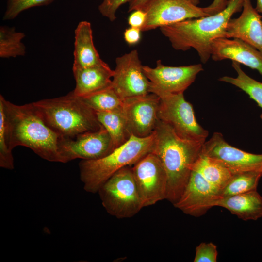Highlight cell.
Masks as SVG:
<instances>
[{
    "label": "cell",
    "mask_w": 262,
    "mask_h": 262,
    "mask_svg": "<svg viewBox=\"0 0 262 262\" xmlns=\"http://www.w3.org/2000/svg\"><path fill=\"white\" fill-rule=\"evenodd\" d=\"M154 134L152 152L159 157L166 173V199L174 204L187 183L204 143L180 138L169 125L160 120Z\"/></svg>",
    "instance_id": "obj_1"
},
{
    "label": "cell",
    "mask_w": 262,
    "mask_h": 262,
    "mask_svg": "<svg viewBox=\"0 0 262 262\" xmlns=\"http://www.w3.org/2000/svg\"><path fill=\"white\" fill-rule=\"evenodd\" d=\"M6 115L10 146L30 148L42 159L62 163L59 150L60 137L45 122L33 104H13L0 95Z\"/></svg>",
    "instance_id": "obj_2"
},
{
    "label": "cell",
    "mask_w": 262,
    "mask_h": 262,
    "mask_svg": "<svg viewBox=\"0 0 262 262\" xmlns=\"http://www.w3.org/2000/svg\"><path fill=\"white\" fill-rule=\"evenodd\" d=\"M244 1L229 0L225 8L217 13L164 26L160 31L175 49L186 51L193 48L205 64L211 57L212 42L223 37L229 21L242 10Z\"/></svg>",
    "instance_id": "obj_3"
},
{
    "label": "cell",
    "mask_w": 262,
    "mask_h": 262,
    "mask_svg": "<svg viewBox=\"0 0 262 262\" xmlns=\"http://www.w3.org/2000/svg\"><path fill=\"white\" fill-rule=\"evenodd\" d=\"M33 104L45 122L60 138H74L102 125L96 113L73 91L58 98L42 99Z\"/></svg>",
    "instance_id": "obj_4"
},
{
    "label": "cell",
    "mask_w": 262,
    "mask_h": 262,
    "mask_svg": "<svg viewBox=\"0 0 262 262\" xmlns=\"http://www.w3.org/2000/svg\"><path fill=\"white\" fill-rule=\"evenodd\" d=\"M154 132L146 137L132 135L124 144L110 154L95 160H82L79 163L80 178L83 188L89 193H98L101 186L120 169L134 165L152 152Z\"/></svg>",
    "instance_id": "obj_5"
},
{
    "label": "cell",
    "mask_w": 262,
    "mask_h": 262,
    "mask_svg": "<svg viewBox=\"0 0 262 262\" xmlns=\"http://www.w3.org/2000/svg\"><path fill=\"white\" fill-rule=\"evenodd\" d=\"M98 193L106 212L117 218L132 217L143 208L131 166L114 173Z\"/></svg>",
    "instance_id": "obj_6"
},
{
    "label": "cell",
    "mask_w": 262,
    "mask_h": 262,
    "mask_svg": "<svg viewBox=\"0 0 262 262\" xmlns=\"http://www.w3.org/2000/svg\"><path fill=\"white\" fill-rule=\"evenodd\" d=\"M150 92L159 97V119L168 125L180 138L204 143L208 131L197 122L192 104L183 93L173 94L150 86Z\"/></svg>",
    "instance_id": "obj_7"
},
{
    "label": "cell",
    "mask_w": 262,
    "mask_h": 262,
    "mask_svg": "<svg viewBox=\"0 0 262 262\" xmlns=\"http://www.w3.org/2000/svg\"><path fill=\"white\" fill-rule=\"evenodd\" d=\"M139 10L146 14L142 32L211 15L207 7H199L190 0H147Z\"/></svg>",
    "instance_id": "obj_8"
},
{
    "label": "cell",
    "mask_w": 262,
    "mask_h": 262,
    "mask_svg": "<svg viewBox=\"0 0 262 262\" xmlns=\"http://www.w3.org/2000/svg\"><path fill=\"white\" fill-rule=\"evenodd\" d=\"M131 169L143 207L166 199L167 175L155 154H147L133 165Z\"/></svg>",
    "instance_id": "obj_9"
},
{
    "label": "cell",
    "mask_w": 262,
    "mask_h": 262,
    "mask_svg": "<svg viewBox=\"0 0 262 262\" xmlns=\"http://www.w3.org/2000/svg\"><path fill=\"white\" fill-rule=\"evenodd\" d=\"M115 148L111 136L102 126L97 131L82 133L74 138H60L59 143L63 163L76 159H99L108 155Z\"/></svg>",
    "instance_id": "obj_10"
},
{
    "label": "cell",
    "mask_w": 262,
    "mask_h": 262,
    "mask_svg": "<svg viewBox=\"0 0 262 262\" xmlns=\"http://www.w3.org/2000/svg\"><path fill=\"white\" fill-rule=\"evenodd\" d=\"M111 86L124 99L150 93V82L144 73L136 50L118 57Z\"/></svg>",
    "instance_id": "obj_11"
},
{
    "label": "cell",
    "mask_w": 262,
    "mask_h": 262,
    "mask_svg": "<svg viewBox=\"0 0 262 262\" xmlns=\"http://www.w3.org/2000/svg\"><path fill=\"white\" fill-rule=\"evenodd\" d=\"M159 97L150 93L123 100L122 109L132 135L146 137L154 132L158 121Z\"/></svg>",
    "instance_id": "obj_12"
},
{
    "label": "cell",
    "mask_w": 262,
    "mask_h": 262,
    "mask_svg": "<svg viewBox=\"0 0 262 262\" xmlns=\"http://www.w3.org/2000/svg\"><path fill=\"white\" fill-rule=\"evenodd\" d=\"M201 154L222 161L233 174L244 172L262 173V154H254L228 144L220 132H214L205 141Z\"/></svg>",
    "instance_id": "obj_13"
},
{
    "label": "cell",
    "mask_w": 262,
    "mask_h": 262,
    "mask_svg": "<svg viewBox=\"0 0 262 262\" xmlns=\"http://www.w3.org/2000/svg\"><path fill=\"white\" fill-rule=\"evenodd\" d=\"M222 197L220 190L192 169L182 194L173 205L185 214L199 217L216 206Z\"/></svg>",
    "instance_id": "obj_14"
},
{
    "label": "cell",
    "mask_w": 262,
    "mask_h": 262,
    "mask_svg": "<svg viewBox=\"0 0 262 262\" xmlns=\"http://www.w3.org/2000/svg\"><path fill=\"white\" fill-rule=\"evenodd\" d=\"M143 69L151 86L173 94L183 93L203 70L200 64L171 66L163 65L160 60L157 61L156 67L143 66Z\"/></svg>",
    "instance_id": "obj_15"
},
{
    "label": "cell",
    "mask_w": 262,
    "mask_h": 262,
    "mask_svg": "<svg viewBox=\"0 0 262 262\" xmlns=\"http://www.w3.org/2000/svg\"><path fill=\"white\" fill-rule=\"evenodd\" d=\"M259 13L251 0H244L241 15L229 19L223 37L240 39L262 54V16Z\"/></svg>",
    "instance_id": "obj_16"
},
{
    "label": "cell",
    "mask_w": 262,
    "mask_h": 262,
    "mask_svg": "<svg viewBox=\"0 0 262 262\" xmlns=\"http://www.w3.org/2000/svg\"><path fill=\"white\" fill-rule=\"evenodd\" d=\"M211 58L215 61L230 59L257 70L262 76V54L240 39H214L212 43Z\"/></svg>",
    "instance_id": "obj_17"
},
{
    "label": "cell",
    "mask_w": 262,
    "mask_h": 262,
    "mask_svg": "<svg viewBox=\"0 0 262 262\" xmlns=\"http://www.w3.org/2000/svg\"><path fill=\"white\" fill-rule=\"evenodd\" d=\"M76 85L73 90L78 97H83L111 86L114 70L105 62L86 67H73Z\"/></svg>",
    "instance_id": "obj_18"
},
{
    "label": "cell",
    "mask_w": 262,
    "mask_h": 262,
    "mask_svg": "<svg viewBox=\"0 0 262 262\" xmlns=\"http://www.w3.org/2000/svg\"><path fill=\"white\" fill-rule=\"evenodd\" d=\"M73 67H86L104 62L97 50L93 40L91 24L79 23L75 30Z\"/></svg>",
    "instance_id": "obj_19"
},
{
    "label": "cell",
    "mask_w": 262,
    "mask_h": 262,
    "mask_svg": "<svg viewBox=\"0 0 262 262\" xmlns=\"http://www.w3.org/2000/svg\"><path fill=\"white\" fill-rule=\"evenodd\" d=\"M216 206L227 209L245 220H256L262 217V196L257 190L222 197Z\"/></svg>",
    "instance_id": "obj_20"
},
{
    "label": "cell",
    "mask_w": 262,
    "mask_h": 262,
    "mask_svg": "<svg viewBox=\"0 0 262 262\" xmlns=\"http://www.w3.org/2000/svg\"><path fill=\"white\" fill-rule=\"evenodd\" d=\"M210 184L221 191L231 178L233 173L220 160L201 154L193 169Z\"/></svg>",
    "instance_id": "obj_21"
},
{
    "label": "cell",
    "mask_w": 262,
    "mask_h": 262,
    "mask_svg": "<svg viewBox=\"0 0 262 262\" xmlns=\"http://www.w3.org/2000/svg\"><path fill=\"white\" fill-rule=\"evenodd\" d=\"M98 121L109 132L115 148L126 143L132 136L122 107L116 109L96 112Z\"/></svg>",
    "instance_id": "obj_22"
},
{
    "label": "cell",
    "mask_w": 262,
    "mask_h": 262,
    "mask_svg": "<svg viewBox=\"0 0 262 262\" xmlns=\"http://www.w3.org/2000/svg\"><path fill=\"white\" fill-rule=\"evenodd\" d=\"M240 64L232 61V66L237 73L236 78L223 76L219 80L232 84L246 93L262 109V82L247 75L241 68ZM262 121V113L260 115Z\"/></svg>",
    "instance_id": "obj_23"
},
{
    "label": "cell",
    "mask_w": 262,
    "mask_h": 262,
    "mask_svg": "<svg viewBox=\"0 0 262 262\" xmlns=\"http://www.w3.org/2000/svg\"><path fill=\"white\" fill-rule=\"evenodd\" d=\"M25 37L24 33L16 32L14 27L1 26L0 57L8 58L25 55L26 46L22 42Z\"/></svg>",
    "instance_id": "obj_24"
},
{
    "label": "cell",
    "mask_w": 262,
    "mask_h": 262,
    "mask_svg": "<svg viewBox=\"0 0 262 262\" xmlns=\"http://www.w3.org/2000/svg\"><path fill=\"white\" fill-rule=\"evenodd\" d=\"M262 176V173L258 172L234 173L220 191V195L222 197H225L257 190Z\"/></svg>",
    "instance_id": "obj_25"
},
{
    "label": "cell",
    "mask_w": 262,
    "mask_h": 262,
    "mask_svg": "<svg viewBox=\"0 0 262 262\" xmlns=\"http://www.w3.org/2000/svg\"><path fill=\"white\" fill-rule=\"evenodd\" d=\"M82 101L96 113L111 111L122 106L123 100L112 86L80 97Z\"/></svg>",
    "instance_id": "obj_26"
},
{
    "label": "cell",
    "mask_w": 262,
    "mask_h": 262,
    "mask_svg": "<svg viewBox=\"0 0 262 262\" xmlns=\"http://www.w3.org/2000/svg\"><path fill=\"white\" fill-rule=\"evenodd\" d=\"M9 143L7 122L3 106L0 103V167L14 168V157Z\"/></svg>",
    "instance_id": "obj_27"
},
{
    "label": "cell",
    "mask_w": 262,
    "mask_h": 262,
    "mask_svg": "<svg viewBox=\"0 0 262 262\" xmlns=\"http://www.w3.org/2000/svg\"><path fill=\"white\" fill-rule=\"evenodd\" d=\"M54 0H7L3 20L15 18L20 13L36 6L46 5Z\"/></svg>",
    "instance_id": "obj_28"
},
{
    "label": "cell",
    "mask_w": 262,
    "mask_h": 262,
    "mask_svg": "<svg viewBox=\"0 0 262 262\" xmlns=\"http://www.w3.org/2000/svg\"><path fill=\"white\" fill-rule=\"evenodd\" d=\"M218 252L213 243H201L196 248L194 262H216Z\"/></svg>",
    "instance_id": "obj_29"
},
{
    "label": "cell",
    "mask_w": 262,
    "mask_h": 262,
    "mask_svg": "<svg viewBox=\"0 0 262 262\" xmlns=\"http://www.w3.org/2000/svg\"><path fill=\"white\" fill-rule=\"evenodd\" d=\"M131 0H103L98 6V10L101 14L113 22L115 20L116 12L118 9L126 2Z\"/></svg>",
    "instance_id": "obj_30"
},
{
    "label": "cell",
    "mask_w": 262,
    "mask_h": 262,
    "mask_svg": "<svg viewBox=\"0 0 262 262\" xmlns=\"http://www.w3.org/2000/svg\"><path fill=\"white\" fill-rule=\"evenodd\" d=\"M146 19V13L142 10H136L129 16L128 21L131 27L142 29Z\"/></svg>",
    "instance_id": "obj_31"
},
{
    "label": "cell",
    "mask_w": 262,
    "mask_h": 262,
    "mask_svg": "<svg viewBox=\"0 0 262 262\" xmlns=\"http://www.w3.org/2000/svg\"><path fill=\"white\" fill-rule=\"evenodd\" d=\"M141 32L140 29L130 27L126 29L124 33V40L130 45H135L140 40Z\"/></svg>",
    "instance_id": "obj_32"
},
{
    "label": "cell",
    "mask_w": 262,
    "mask_h": 262,
    "mask_svg": "<svg viewBox=\"0 0 262 262\" xmlns=\"http://www.w3.org/2000/svg\"><path fill=\"white\" fill-rule=\"evenodd\" d=\"M228 2L227 0H213V2L207 7L210 14L213 15L225 9Z\"/></svg>",
    "instance_id": "obj_33"
},
{
    "label": "cell",
    "mask_w": 262,
    "mask_h": 262,
    "mask_svg": "<svg viewBox=\"0 0 262 262\" xmlns=\"http://www.w3.org/2000/svg\"><path fill=\"white\" fill-rule=\"evenodd\" d=\"M147 0H131L129 2L128 12L139 10ZM194 4L197 5L200 3L199 0H190Z\"/></svg>",
    "instance_id": "obj_34"
},
{
    "label": "cell",
    "mask_w": 262,
    "mask_h": 262,
    "mask_svg": "<svg viewBox=\"0 0 262 262\" xmlns=\"http://www.w3.org/2000/svg\"><path fill=\"white\" fill-rule=\"evenodd\" d=\"M255 9L259 13L262 14V0H257Z\"/></svg>",
    "instance_id": "obj_35"
}]
</instances>
